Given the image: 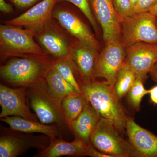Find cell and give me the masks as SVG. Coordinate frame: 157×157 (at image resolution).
<instances>
[{"instance_id":"8992f818","label":"cell","mask_w":157,"mask_h":157,"mask_svg":"<svg viewBox=\"0 0 157 157\" xmlns=\"http://www.w3.org/2000/svg\"><path fill=\"white\" fill-rule=\"evenodd\" d=\"M126 48L121 40L111 41L98 55L95 78H104L112 88L115 84L119 70L125 62Z\"/></svg>"},{"instance_id":"ffe728a7","label":"cell","mask_w":157,"mask_h":157,"mask_svg":"<svg viewBox=\"0 0 157 157\" xmlns=\"http://www.w3.org/2000/svg\"><path fill=\"white\" fill-rule=\"evenodd\" d=\"M45 86L51 97L61 106L62 101L67 96L79 93L51 66L46 73Z\"/></svg>"},{"instance_id":"d6a6232c","label":"cell","mask_w":157,"mask_h":157,"mask_svg":"<svg viewBox=\"0 0 157 157\" xmlns=\"http://www.w3.org/2000/svg\"><path fill=\"white\" fill-rule=\"evenodd\" d=\"M150 12L157 17V5H156L153 9H152Z\"/></svg>"},{"instance_id":"277c9868","label":"cell","mask_w":157,"mask_h":157,"mask_svg":"<svg viewBox=\"0 0 157 157\" xmlns=\"http://www.w3.org/2000/svg\"><path fill=\"white\" fill-rule=\"evenodd\" d=\"M121 133L111 121L101 117L91 136L90 143L112 157H137L132 144Z\"/></svg>"},{"instance_id":"603a6c76","label":"cell","mask_w":157,"mask_h":157,"mask_svg":"<svg viewBox=\"0 0 157 157\" xmlns=\"http://www.w3.org/2000/svg\"><path fill=\"white\" fill-rule=\"evenodd\" d=\"M52 66L65 80L75 88L78 92L82 93L80 84L74 76V69L69 57L58 59L56 61L52 63Z\"/></svg>"},{"instance_id":"9a60e30c","label":"cell","mask_w":157,"mask_h":157,"mask_svg":"<svg viewBox=\"0 0 157 157\" xmlns=\"http://www.w3.org/2000/svg\"><path fill=\"white\" fill-rule=\"evenodd\" d=\"M51 22L35 33L38 40L46 51L58 59L70 56L72 45L66 37L57 30L51 27Z\"/></svg>"},{"instance_id":"8fae6325","label":"cell","mask_w":157,"mask_h":157,"mask_svg":"<svg viewBox=\"0 0 157 157\" xmlns=\"http://www.w3.org/2000/svg\"><path fill=\"white\" fill-rule=\"evenodd\" d=\"M58 0H42L18 17L7 21L5 24L25 27L35 33L51 21L55 6Z\"/></svg>"},{"instance_id":"d6986e66","label":"cell","mask_w":157,"mask_h":157,"mask_svg":"<svg viewBox=\"0 0 157 157\" xmlns=\"http://www.w3.org/2000/svg\"><path fill=\"white\" fill-rule=\"evenodd\" d=\"M87 145L82 140L75 137L71 142H68L60 138L50 140V143L37 156L59 157L86 156Z\"/></svg>"},{"instance_id":"5b68a950","label":"cell","mask_w":157,"mask_h":157,"mask_svg":"<svg viewBox=\"0 0 157 157\" xmlns=\"http://www.w3.org/2000/svg\"><path fill=\"white\" fill-rule=\"evenodd\" d=\"M121 40L126 48L139 42L157 44V17L147 11L124 20Z\"/></svg>"},{"instance_id":"6da1fadb","label":"cell","mask_w":157,"mask_h":157,"mask_svg":"<svg viewBox=\"0 0 157 157\" xmlns=\"http://www.w3.org/2000/svg\"><path fill=\"white\" fill-rule=\"evenodd\" d=\"M52 64L47 56L16 58L1 66L0 75L4 80L17 86L36 87L45 82Z\"/></svg>"},{"instance_id":"f1b7e54d","label":"cell","mask_w":157,"mask_h":157,"mask_svg":"<svg viewBox=\"0 0 157 157\" xmlns=\"http://www.w3.org/2000/svg\"><path fill=\"white\" fill-rule=\"evenodd\" d=\"M39 0H11L14 5L21 8H27L36 3Z\"/></svg>"},{"instance_id":"d4e9b609","label":"cell","mask_w":157,"mask_h":157,"mask_svg":"<svg viewBox=\"0 0 157 157\" xmlns=\"http://www.w3.org/2000/svg\"><path fill=\"white\" fill-rule=\"evenodd\" d=\"M62 2L70 3L76 6L84 14L93 28L97 27L98 25L93 15L88 0H58V2Z\"/></svg>"},{"instance_id":"cb8c5ba5","label":"cell","mask_w":157,"mask_h":157,"mask_svg":"<svg viewBox=\"0 0 157 157\" xmlns=\"http://www.w3.org/2000/svg\"><path fill=\"white\" fill-rule=\"evenodd\" d=\"M143 82L141 78H136L128 93L130 104L137 111L140 109V102L142 98L145 95L149 94V90L144 88Z\"/></svg>"},{"instance_id":"4fadbf2b","label":"cell","mask_w":157,"mask_h":157,"mask_svg":"<svg viewBox=\"0 0 157 157\" xmlns=\"http://www.w3.org/2000/svg\"><path fill=\"white\" fill-rule=\"evenodd\" d=\"M98 50L78 41L72 45L70 58L82 83L95 81V72L98 60Z\"/></svg>"},{"instance_id":"3957f363","label":"cell","mask_w":157,"mask_h":157,"mask_svg":"<svg viewBox=\"0 0 157 157\" xmlns=\"http://www.w3.org/2000/svg\"><path fill=\"white\" fill-rule=\"evenodd\" d=\"M35 34L29 29L7 24L0 26V48L3 56H47V52L34 39Z\"/></svg>"},{"instance_id":"44dd1931","label":"cell","mask_w":157,"mask_h":157,"mask_svg":"<svg viewBox=\"0 0 157 157\" xmlns=\"http://www.w3.org/2000/svg\"><path fill=\"white\" fill-rule=\"evenodd\" d=\"M88 103L87 99L80 93L70 94L63 100L62 109L68 124L79 115Z\"/></svg>"},{"instance_id":"ba28073f","label":"cell","mask_w":157,"mask_h":157,"mask_svg":"<svg viewBox=\"0 0 157 157\" xmlns=\"http://www.w3.org/2000/svg\"><path fill=\"white\" fill-rule=\"evenodd\" d=\"M125 62L144 81L157 63V44L139 42L127 47Z\"/></svg>"},{"instance_id":"4dcf8cb0","label":"cell","mask_w":157,"mask_h":157,"mask_svg":"<svg viewBox=\"0 0 157 157\" xmlns=\"http://www.w3.org/2000/svg\"><path fill=\"white\" fill-rule=\"evenodd\" d=\"M151 101L153 104L157 105V85L149 90Z\"/></svg>"},{"instance_id":"30bf717a","label":"cell","mask_w":157,"mask_h":157,"mask_svg":"<svg viewBox=\"0 0 157 157\" xmlns=\"http://www.w3.org/2000/svg\"><path fill=\"white\" fill-rule=\"evenodd\" d=\"M25 89V87L12 88L0 84V118L12 116L37 121L26 104Z\"/></svg>"},{"instance_id":"5bb4252c","label":"cell","mask_w":157,"mask_h":157,"mask_svg":"<svg viewBox=\"0 0 157 157\" xmlns=\"http://www.w3.org/2000/svg\"><path fill=\"white\" fill-rule=\"evenodd\" d=\"M126 132L137 157H157V136L127 117Z\"/></svg>"},{"instance_id":"f546056e","label":"cell","mask_w":157,"mask_h":157,"mask_svg":"<svg viewBox=\"0 0 157 157\" xmlns=\"http://www.w3.org/2000/svg\"><path fill=\"white\" fill-rule=\"evenodd\" d=\"M0 10L5 13H9L12 12L13 9L12 6L6 3L5 0H0Z\"/></svg>"},{"instance_id":"7402d4cb","label":"cell","mask_w":157,"mask_h":157,"mask_svg":"<svg viewBox=\"0 0 157 157\" xmlns=\"http://www.w3.org/2000/svg\"><path fill=\"white\" fill-rule=\"evenodd\" d=\"M136 78L133 70L124 62L119 70L113 87L114 94L119 101L128 94Z\"/></svg>"},{"instance_id":"836d02e7","label":"cell","mask_w":157,"mask_h":157,"mask_svg":"<svg viewBox=\"0 0 157 157\" xmlns=\"http://www.w3.org/2000/svg\"><path fill=\"white\" fill-rule=\"evenodd\" d=\"M131 2H132V5H133V6H135V5H136V3H137V1L138 0H131Z\"/></svg>"},{"instance_id":"e0dca14e","label":"cell","mask_w":157,"mask_h":157,"mask_svg":"<svg viewBox=\"0 0 157 157\" xmlns=\"http://www.w3.org/2000/svg\"><path fill=\"white\" fill-rule=\"evenodd\" d=\"M101 117L100 114L88 102L79 115L69 124V126L75 137L88 145L91 143V136Z\"/></svg>"},{"instance_id":"1f68e13d","label":"cell","mask_w":157,"mask_h":157,"mask_svg":"<svg viewBox=\"0 0 157 157\" xmlns=\"http://www.w3.org/2000/svg\"><path fill=\"white\" fill-rule=\"evenodd\" d=\"M151 79L157 83V62L150 73Z\"/></svg>"},{"instance_id":"2e32d148","label":"cell","mask_w":157,"mask_h":157,"mask_svg":"<svg viewBox=\"0 0 157 157\" xmlns=\"http://www.w3.org/2000/svg\"><path fill=\"white\" fill-rule=\"evenodd\" d=\"M37 137L9 133L0 137V157H16L32 147L40 146Z\"/></svg>"},{"instance_id":"7a4b0ae2","label":"cell","mask_w":157,"mask_h":157,"mask_svg":"<svg viewBox=\"0 0 157 157\" xmlns=\"http://www.w3.org/2000/svg\"><path fill=\"white\" fill-rule=\"evenodd\" d=\"M79 84L81 93L101 117L111 121L120 132H124L127 116L113 89L106 81Z\"/></svg>"},{"instance_id":"52a82bcc","label":"cell","mask_w":157,"mask_h":157,"mask_svg":"<svg viewBox=\"0 0 157 157\" xmlns=\"http://www.w3.org/2000/svg\"><path fill=\"white\" fill-rule=\"evenodd\" d=\"M30 89L28 94L30 104L40 122L50 124L66 121L61 106L48 94L45 82Z\"/></svg>"},{"instance_id":"4316f807","label":"cell","mask_w":157,"mask_h":157,"mask_svg":"<svg viewBox=\"0 0 157 157\" xmlns=\"http://www.w3.org/2000/svg\"><path fill=\"white\" fill-rule=\"evenodd\" d=\"M157 5V0H138L134 6V14L150 11Z\"/></svg>"},{"instance_id":"7c38bea8","label":"cell","mask_w":157,"mask_h":157,"mask_svg":"<svg viewBox=\"0 0 157 157\" xmlns=\"http://www.w3.org/2000/svg\"><path fill=\"white\" fill-rule=\"evenodd\" d=\"M52 17L78 41L99 50V42L88 27L67 8L59 6L54 9Z\"/></svg>"},{"instance_id":"ac0fdd59","label":"cell","mask_w":157,"mask_h":157,"mask_svg":"<svg viewBox=\"0 0 157 157\" xmlns=\"http://www.w3.org/2000/svg\"><path fill=\"white\" fill-rule=\"evenodd\" d=\"M1 121L9 125L10 128L16 132L27 134L41 133L46 135L50 140L56 138L59 135V130L56 125L45 124L38 121L12 116L1 118Z\"/></svg>"},{"instance_id":"83f0119b","label":"cell","mask_w":157,"mask_h":157,"mask_svg":"<svg viewBox=\"0 0 157 157\" xmlns=\"http://www.w3.org/2000/svg\"><path fill=\"white\" fill-rule=\"evenodd\" d=\"M86 156L90 157H112L109 155L99 151L91 143L87 145Z\"/></svg>"},{"instance_id":"484cf974","label":"cell","mask_w":157,"mask_h":157,"mask_svg":"<svg viewBox=\"0 0 157 157\" xmlns=\"http://www.w3.org/2000/svg\"><path fill=\"white\" fill-rule=\"evenodd\" d=\"M116 11L121 19H128L134 15V6L131 0H112Z\"/></svg>"},{"instance_id":"9c48e42d","label":"cell","mask_w":157,"mask_h":157,"mask_svg":"<svg viewBox=\"0 0 157 157\" xmlns=\"http://www.w3.org/2000/svg\"><path fill=\"white\" fill-rule=\"evenodd\" d=\"M94 14L101 25L106 44L121 40L122 20L116 11L112 0H88Z\"/></svg>"}]
</instances>
